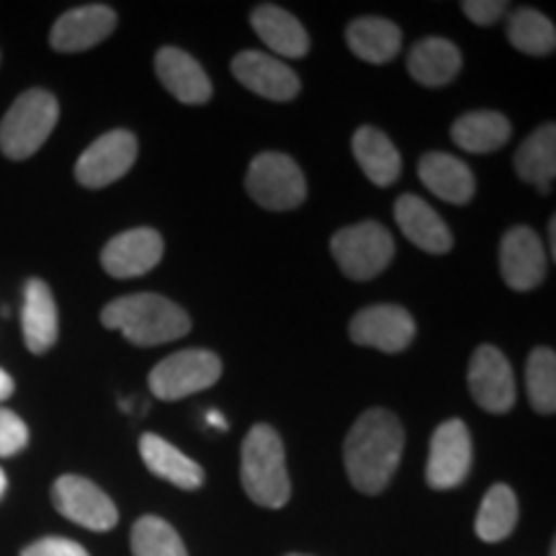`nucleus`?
<instances>
[{"instance_id": "nucleus-13", "label": "nucleus", "mask_w": 556, "mask_h": 556, "mask_svg": "<svg viewBox=\"0 0 556 556\" xmlns=\"http://www.w3.org/2000/svg\"><path fill=\"white\" fill-rule=\"evenodd\" d=\"M500 274L516 291L536 289L546 278L544 242L531 227H513L500 242Z\"/></svg>"}, {"instance_id": "nucleus-36", "label": "nucleus", "mask_w": 556, "mask_h": 556, "mask_svg": "<svg viewBox=\"0 0 556 556\" xmlns=\"http://www.w3.org/2000/svg\"><path fill=\"white\" fill-rule=\"evenodd\" d=\"M206 420H208V426H214V428H219V430H227V422H225V417H222V413H208L206 415Z\"/></svg>"}, {"instance_id": "nucleus-27", "label": "nucleus", "mask_w": 556, "mask_h": 556, "mask_svg": "<svg viewBox=\"0 0 556 556\" xmlns=\"http://www.w3.org/2000/svg\"><path fill=\"white\" fill-rule=\"evenodd\" d=\"M451 139L464 152L484 155V152L500 150L510 139V122L497 111H471L456 119L451 127Z\"/></svg>"}, {"instance_id": "nucleus-26", "label": "nucleus", "mask_w": 556, "mask_h": 556, "mask_svg": "<svg viewBox=\"0 0 556 556\" xmlns=\"http://www.w3.org/2000/svg\"><path fill=\"white\" fill-rule=\"evenodd\" d=\"M516 170L520 180L533 184L544 193H552L556 178V127L544 124L520 144L516 152Z\"/></svg>"}, {"instance_id": "nucleus-16", "label": "nucleus", "mask_w": 556, "mask_h": 556, "mask_svg": "<svg viewBox=\"0 0 556 556\" xmlns=\"http://www.w3.org/2000/svg\"><path fill=\"white\" fill-rule=\"evenodd\" d=\"M116 29V13L114 9L103 3H90L80 5L62 13L58 24L52 26L50 45L58 52H83L90 47L101 45L103 39H109Z\"/></svg>"}, {"instance_id": "nucleus-31", "label": "nucleus", "mask_w": 556, "mask_h": 556, "mask_svg": "<svg viewBox=\"0 0 556 556\" xmlns=\"http://www.w3.org/2000/svg\"><path fill=\"white\" fill-rule=\"evenodd\" d=\"M528 400L536 413L554 415L556 409V353L552 348H536L526 366Z\"/></svg>"}, {"instance_id": "nucleus-25", "label": "nucleus", "mask_w": 556, "mask_h": 556, "mask_svg": "<svg viewBox=\"0 0 556 556\" xmlns=\"http://www.w3.org/2000/svg\"><path fill=\"white\" fill-rule=\"evenodd\" d=\"M353 157L377 186H392L400 178L402 157L384 131L377 127H358L353 135Z\"/></svg>"}, {"instance_id": "nucleus-4", "label": "nucleus", "mask_w": 556, "mask_h": 556, "mask_svg": "<svg viewBox=\"0 0 556 556\" xmlns=\"http://www.w3.org/2000/svg\"><path fill=\"white\" fill-rule=\"evenodd\" d=\"M60 119V103L50 90H26L0 122V150L11 160L37 155Z\"/></svg>"}, {"instance_id": "nucleus-38", "label": "nucleus", "mask_w": 556, "mask_h": 556, "mask_svg": "<svg viewBox=\"0 0 556 556\" xmlns=\"http://www.w3.org/2000/svg\"><path fill=\"white\" fill-rule=\"evenodd\" d=\"M5 486H9V479H5V471L0 469V497L5 495Z\"/></svg>"}, {"instance_id": "nucleus-21", "label": "nucleus", "mask_w": 556, "mask_h": 556, "mask_svg": "<svg viewBox=\"0 0 556 556\" xmlns=\"http://www.w3.org/2000/svg\"><path fill=\"white\" fill-rule=\"evenodd\" d=\"M139 454H142L144 467L152 475L165 479V482L180 486V490H199L204 484V469L184 451L155 433H144L139 438Z\"/></svg>"}, {"instance_id": "nucleus-15", "label": "nucleus", "mask_w": 556, "mask_h": 556, "mask_svg": "<svg viewBox=\"0 0 556 556\" xmlns=\"http://www.w3.org/2000/svg\"><path fill=\"white\" fill-rule=\"evenodd\" d=\"M232 75L242 86L268 101H291L299 96V75L278 58L263 52H240L232 60Z\"/></svg>"}, {"instance_id": "nucleus-37", "label": "nucleus", "mask_w": 556, "mask_h": 556, "mask_svg": "<svg viewBox=\"0 0 556 556\" xmlns=\"http://www.w3.org/2000/svg\"><path fill=\"white\" fill-rule=\"evenodd\" d=\"M548 253H552V258L556 255V219L548 222Z\"/></svg>"}, {"instance_id": "nucleus-8", "label": "nucleus", "mask_w": 556, "mask_h": 556, "mask_svg": "<svg viewBox=\"0 0 556 556\" xmlns=\"http://www.w3.org/2000/svg\"><path fill=\"white\" fill-rule=\"evenodd\" d=\"M52 503L60 516L88 528V531L103 533L119 523V510H116L114 500L86 477H60L52 486Z\"/></svg>"}, {"instance_id": "nucleus-7", "label": "nucleus", "mask_w": 556, "mask_h": 556, "mask_svg": "<svg viewBox=\"0 0 556 556\" xmlns=\"http://www.w3.org/2000/svg\"><path fill=\"white\" fill-rule=\"evenodd\" d=\"M222 377L217 353L204 348H186L163 358L150 371V392L163 402H178L214 387Z\"/></svg>"}, {"instance_id": "nucleus-2", "label": "nucleus", "mask_w": 556, "mask_h": 556, "mask_svg": "<svg viewBox=\"0 0 556 556\" xmlns=\"http://www.w3.org/2000/svg\"><path fill=\"white\" fill-rule=\"evenodd\" d=\"M103 328L119 330L131 345H163L189 336L191 317L184 307L160 294H129L106 304Z\"/></svg>"}, {"instance_id": "nucleus-24", "label": "nucleus", "mask_w": 556, "mask_h": 556, "mask_svg": "<svg viewBox=\"0 0 556 556\" xmlns=\"http://www.w3.org/2000/svg\"><path fill=\"white\" fill-rule=\"evenodd\" d=\"M345 41L358 60L371 62V65H384V62L397 58L402 47V31L394 21L364 16L348 26Z\"/></svg>"}, {"instance_id": "nucleus-39", "label": "nucleus", "mask_w": 556, "mask_h": 556, "mask_svg": "<svg viewBox=\"0 0 556 556\" xmlns=\"http://www.w3.org/2000/svg\"><path fill=\"white\" fill-rule=\"evenodd\" d=\"M287 556H307V554H287Z\"/></svg>"}, {"instance_id": "nucleus-9", "label": "nucleus", "mask_w": 556, "mask_h": 556, "mask_svg": "<svg viewBox=\"0 0 556 556\" xmlns=\"http://www.w3.org/2000/svg\"><path fill=\"white\" fill-rule=\"evenodd\" d=\"M137 160V137L127 129L106 131L75 163V178L86 189H103L124 178Z\"/></svg>"}, {"instance_id": "nucleus-22", "label": "nucleus", "mask_w": 556, "mask_h": 556, "mask_svg": "<svg viewBox=\"0 0 556 556\" xmlns=\"http://www.w3.org/2000/svg\"><path fill=\"white\" fill-rule=\"evenodd\" d=\"M250 24L270 50L281 58L299 60L309 52V34L289 11L278 9V5H258L250 13Z\"/></svg>"}, {"instance_id": "nucleus-19", "label": "nucleus", "mask_w": 556, "mask_h": 556, "mask_svg": "<svg viewBox=\"0 0 556 556\" xmlns=\"http://www.w3.org/2000/svg\"><path fill=\"white\" fill-rule=\"evenodd\" d=\"M24 343L31 353H47L58 343V304L52 289L41 278H31L24 289V312H21Z\"/></svg>"}, {"instance_id": "nucleus-23", "label": "nucleus", "mask_w": 556, "mask_h": 556, "mask_svg": "<svg viewBox=\"0 0 556 556\" xmlns=\"http://www.w3.org/2000/svg\"><path fill=\"white\" fill-rule=\"evenodd\" d=\"M407 70L420 86H446V83L456 78L458 70H462V52H458V47L448 39H420L413 47V52H409Z\"/></svg>"}, {"instance_id": "nucleus-11", "label": "nucleus", "mask_w": 556, "mask_h": 556, "mask_svg": "<svg viewBox=\"0 0 556 556\" xmlns=\"http://www.w3.org/2000/svg\"><path fill=\"white\" fill-rule=\"evenodd\" d=\"M469 392L486 413L503 415L516 405L513 368L495 345H479L469 364Z\"/></svg>"}, {"instance_id": "nucleus-32", "label": "nucleus", "mask_w": 556, "mask_h": 556, "mask_svg": "<svg viewBox=\"0 0 556 556\" xmlns=\"http://www.w3.org/2000/svg\"><path fill=\"white\" fill-rule=\"evenodd\" d=\"M29 443V428L16 413L0 407V456H16Z\"/></svg>"}, {"instance_id": "nucleus-34", "label": "nucleus", "mask_w": 556, "mask_h": 556, "mask_svg": "<svg viewBox=\"0 0 556 556\" xmlns=\"http://www.w3.org/2000/svg\"><path fill=\"white\" fill-rule=\"evenodd\" d=\"M464 16L469 21H475L477 26H490L495 24L497 18H503L505 13V3L503 0H467L462 5Z\"/></svg>"}, {"instance_id": "nucleus-3", "label": "nucleus", "mask_w": 556, "mask_h": 556, "mask_svg": "<svg viewBox=\"0 0 556 556\" xmlns=\"http://www.w3.org/2000/svg\"><path fill=\"white\" fill-rule=\"evenodd\" d=\"M242 486L255 505L278 510L289 503L291 479L287 471V454H283L281 435L266 422L250 428L242 441Z\"/></svg>"}, {"instance_id": "nucleus-14", "label": "nucleus", "mask_w": 556, "mask_h": 556, "mask_svg": "<svg viewBox=\"0 0 556 556\" xmlns=\"http://www.w3.org/2000/svg\"><path fill=\"white\" fill-rule=\"evenodd\" d=\"M163 238L150 227H135L116 235L101 253V266L114 278H137L150 274L163 261Z\"/></svg>"}, {"instance_id": "nucleus-1", "label": "nucleus", "mask_w": 556, "mask_h": 556, "mask_svg": "<svg viewBox=\"0 0 556 556\" xmlns=\"http://www.w3.org/2000/svg\"><path fill=\"white\" fill-rule=\"evenodd\" d=\"M405 451V430L400 417L374 407L353 422L345 435L343 458L351 484L364 495H379L392 482Z\"/></svg>"}, {"instance_id": "nucleus-33", "label": "nucleus", "mask_w": 556, "mask_h": 556, "mask_svg": "<svg viewBox=\"0 0 556 556\" xmlns=\"http://www.w3.org/2000/svg\"><path fill=\"white\" fill-rule=\"evenodd\" d=\"M21 556H90L78 541H70L62 536H47L34 541L21 552Z\"/></svg>"}, {"instance_id": "nucleus-20", "label": "nucleus", "mask_w": 556, "mask_h": 556, "mask_svg": "<svg viewBox=\"0 0 556 556\" xmlns=\"http://www.w3.org/2000/svg\"><path fill=\"white\" fill-rule=\"evenodd\" d=\"M417 173H420V180L428 186V191H433L438 199L448 201V204H469L477 191L469 165H464L454 155H446V152L422 155L417 163Z\"/></svg>"}, {"instance_id": "nucleus-30", "label": "nucleus", "mask_w": 556, "mask_h": 556, "mask_svg": "<svg viewBox=\"0 0 556 556\" xmlns=\"http://www.w3.org/2000/svg\"><path fill=\"white\" fill-rule=\"evenodd\" d=\"M131 556H189L184 539L168 520L157 516H142L131 526Z\"/></svg>"}, {"instance_id": "nucleus-10", "label": "nucleus", "mask_w": 556, "mask_h": 556, "mask_svg": "<svg viewBox=\"0 0 556 556\" xmlns=\"http://www.w3.org/2000/svg\"><path fill=\"white\" fill-rule=\"evenodd\" d=\"M471 467V435L464 420H446L430 438L426 479L433 490H454Z\"/></svg>"}, {"instance_id": "nucleus-29", "label": "nucleus", "mask_w": 556, "mask_h": 556, "mask_svg": "<svg viewBox=\"0 0 556 556\" xmlns=\"http://www.w3.org/2000/svg\"><path fill=\"white\" fill-rule=\"evenodd\" d=\"M507 39L518 52L546 58L556 47V29L544 13L533 9H520L507 18Z\"/></svg>"}, {"instance_id": "nucleus-28", "label": "nucleus", "mask_w": 556, "mask_h": 556, "mask_svg": "<svg viewBox=\"0 0 556 556\" xmlns=\"http://www.w3.org/2000/svg\"><path fill=\"white\" fill-rule=\"evenodd\" d=\"M518 523V497L507 484H492L477 513V536L497 544L513 533Z\"/></svg>"}, {"instance_id": "nucleus-35", "label": "nucleus", "mask_w": 556, "mask_h": 556, "mask_svg": "<svg viewBox=\"0 0 556 556\" xmlns=\"http://www.w3.org/2000/svg\"><path fill=\"white\" fill-rule=\"evenodd\" d=\"M13 394V379L11 374H5L3 368H0V402H5Z\"/></svg>"}, {"instance_id": "nucleus-17", "label": "nucleus", "mask_w": 556, "mask_h": 556, "mask_svg": "<svg viewBox=\"0 0 556 556\" xmlns=\"http://www.w3.org/2000/svg\"><path fill=\"white\" fill-rule=\"evenodd\" d=\"M155 73L168 93L180 103L199 106L212 99V80L204 67L178 47H163L155 58Z\"/></svg>"}, {"instance_id": "nucleus-18", "label": "nucleus", "mask_w": 556, "mask_h": 556, "mask_svg": "<svg viewBox=\"0 0 556 556\" xmlns=\"http://www.w3.org/2000/svg\"><path fill=\"white\" fill-rule=\"evenodd\" d=\"M394 219H397L405 238L413 245L426 250V253L443 255L454 245L446 222L438 217L433 206L426 204L420 197H415V193H405V197L397 199V204H394Z\"/></svg>"}, {"instance_id": "nucleus-5", "label": "nucleus", "mask_w": 556, "mask_h": 556, "mask_svg": "<svg viewBox=\"0 0 556 556\" xmlns=\"http://www.w3.org/2000/svg\"><path fill=\"white\" fill-rule=\"evenodd\" d=\"M332 258L353 281H368L379 276L394 258V240L379 222H361L343 227L330 240Z\"/></svg>"}, {"instance_id": "nucleus-12", "label": "nucleus", "mask_w": 556, "mask_h": 556, "mask_svg": "<svg viewBox=\"0 0 556 556\" xmlns=\"http://www.w3.org/2000/svg\"><path fill=\"white\" fill-rule=\"evenodd\" d=\"M351 340L381 353H400L415 340V319L397 304H374L353 315Z\"/></svg>"}, {"instance_id": "nucleus-6", "label": "nucleus", "mask_w": 556, "mask_h": 556, "mask_svg": "<svg viewBox=\"0 0 556 556\" xmlns=\"http://www.w3.org/2000/svg\"><path fill=\"white\" fill-rule=\"evenodd\" d=\"M250 199L270 212H289L307 199V180L299 165L283 152H261L245 176Z\"/></svg>"}]
</instances>
